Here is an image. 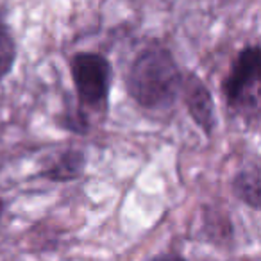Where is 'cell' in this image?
<instances>
[{
    "label": "cell",
    "instance_id": "cell-1",
    "mask_svg": "<svg viewBox=\"0 0 261 261\" xmlns=\"http://www.w3.org/2000/svg\"><path fill=\"white\" fill-rule=\"evenodd\" d=\"M181 81L182 72L174 54L163 45H147L127 68L125 91L140 108L161 111L175 102Z\"/></svg>",
    "mask_w": 261,
    "mask_h": 261
},
{
    "label": "cell",
    "instance_id": "cell-2",
    "mask_svg": "<svg viewBox=\"0 0 261 261\" xmlns=\"http://www.w3.org/2000/svg\"><path fill=\"white\" fill-rule=\"evenodd\" d=\"M259 45H245L232 61L227 77L222 83V93L229 111L257 122L259 115Z\"/></svg>",
    "mask_w": 261,
    "mask_h": 261
},
{
    "label": "cell",
    "instance_id": "cell-3",
    "mask_svg": "<svg viewBox=\"0 0 261 261\" xmlns=\"http://www.w3.org/2000/svg\"><path fill=\"white\" fill-rule=\"evenodd\" d=\"M70 75L81 108L93 111L108 109L113 66L106 56L98 52H75L70 58Z\"/></svg>",
    "mask_w": 261,
    "mask_h": 261
},
{
    "label": "cell",
    "instance_id": "cell-4",
    "mask_svg": "<svg viewBox=\"0 0 261 261\" xmlns=\"http://www.w3.org/2000/svg\"><path fill=\"white\" fill-rule=\"evenodd\" d=\"M179 93L182 95V102L193 123L202 130L204 136L211 138L217 129V108L206 83L195 72H185Z\"/></svg>",
    "mask_w": 261,
    "mask_h": 261
},
{
    "label": "cell",
    "instance_id": "cell-5",
    "mask_svg": "<svg viewBox=\"0 0 261 261\" xmlns=\"http://www.w3.org/2000/svg\"><path fill=\"white\" fill-rule=\"evenodd\" d=\"M88 167L86 152L81 149H66L45 168L40 170V177L50 182H72L83 177Z\"/></svg>",
    "mask_w": 261,
    "mask_h": 261
},
{
    "label": "cell",
    "instance_id": "cell-6",
    "mask_svg": "<svg viewBox=\"0 0 261 261\" xmlns=\"http://www.w3.org/2000/svg\"><path fill=\"white\" fill-rule=\"evenodd\" d=\"M231 190L234 197L249 206L250 210L259 211L261 206V170L257 160L250 161L243 168L236 172L231 181Z\"/></svg>",
    "mask_w": 261,
    "mask_h": 261
},
{
    "label": "cell",
    "instance_id": "cell-7",
    "mask_svg": "<svg viewBox=\"0 0 261 261\" xmlns=\"http://www.w3.org/2000/svg\"><path fill=\"white\" fill-rule=\"evenodd\" d=\"M18 58V47L9 25L0 20V81L11 73Z\"/></svg>",
    "mask_w": 261,
    "mask_h": 261
},
{
    "label": "cell",
    "instance_id": "cell-8",
    "mask_svg": "<svg viewBox=\"0 0 261 261\" xmlns=\"http://www.w3.org/2000/svg\"><path fill=\"white\" fill-rule=\"evenodd\" d=\"M56 123L63 130H68V133H73V135L79 136L88 135L91 129L90 115L81 106H77V108H70L68 106L61 115L56 116Z\"/></svg>",
    "mask_w": 261,
    "mask_h": 261
},
{
    "label": "cell",
    "instance_id": "cell-9",
    "mask_svg": "<svg viewBox=\"0 0 261 261\" xmlns=\"http://www.w3.org/2000/svg\"><path fill=\"white\" fill-rule=\"evenodd\" d=\"M145 261H188V259L179 252H160Z\"/></svg>",
    "mask_w": 261,
    "mask_h": 261
},
{
    "label": "cell",
    "instance_id": "cell-10",
    "mask_svg": "<svg viewBox=\"0 0 261 261\" xmlns=\"http://www.w3.org/2000/svg\"><path fill=\"white\" fill-rule=\"evenodd\" d=\"M4 210H6V204H4V200L0 199V218H2V215H4Z\"/></svg>",
    "mask_w": 261,
    "mask_h": 261
},
{
    "label": "cell",
    "instance_id": "cell-11",
    "mask_svg": "<svg viewBox=\"0 0 261 261\" xmlns=\"http://www.w3.org/2000/svg\"><path fill=\"white\" fill-rule=\"evenodd\" d=\"M0 20H2V11H0Z\"/></svg>",
    "mask_w": 261,
    "mask_h": 261
}]
</instances>
